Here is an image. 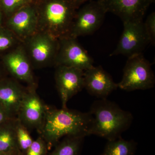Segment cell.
Wrapping results in <instances>:
<instances>
[{
	"mask_svg": "<svg viewBox=\"0 0 155 155\" xmlns=\"http://www.w3.org/2000/svg\"><path fill=\"white\" fill-rule=\"evenodd\" d=\"M84 139L81 137H65L49 155H79Z\"/></svg>",
	"mask_w": 155,
	"mask_h": 155,
	"instance_id": "ac0fdd59",
	"label": "cell"
},
{
	"mask_svg": "<svg viewBox=\"0 0 155 155\" xmlns=\"http://www.w3.org/2000/svg\"><path fill=\"white\" fill-rule=\"evenodd\" d=\"M124 29L116 49L110 56L122 55L127 58L143 54L150 44L143 21L123 23Z\"/></svg>",
	"mask_w": 155,
	"mask_h": 155,
	"instance_id": "9c48e42d",
	"label": "cell"
},
{
	"mask_svg": "<svg viewBox=\"0 0 155 155\" xmlns=\"http://www.w3.org/2000/svg\"><path fill=\"white\" fill-rule=\"evenodd\" d=\"M17 118L27 129L40 131L45 114L46 106L36 92L37 86H27Z\"/></svg>",
	"mask_w": 155,
	"mask_h": 155,
	"instance_id": "30bf717a",
	"label": "cell"
},
{
	"mask_svg": "<svg viewBox=\"0 0 155 155\" xmlns=\"http://www.w3.org/2000/svg\"><path fill=\"white\" fill-rule=\"evenodd\" d=\"M16 137L18 146L22 155H25L33 140L27 129L17 118L16 127Z\"/></svg>",
	"mask_w": 155,
	"mask_h": 155,
	"instance_id": "ffe728a7",
	"label": "cell"
},
{
	"mask_svg": "<svg viewBox=\"0 0 155 155\" xmlns=\"http://www.w3.org/2000/svg\"><path fill=\"white\" fill-rule=\"evenodd\" d=\"M0 59L11 77L27 86H37L33 67L22 43L0 55Z\"/></svg>",
	"mask_w": 155,
	"mask_h": 155,
	"instance_id": "8992f818",
	"label": "cell"
},
{
	"mask_svg": "<svg viewBox=\"0 0 155 155\" xmlns=\"http://www.w3.org/2000/svg\"><path fill=\"white\" fill-rule=\"evenodd\" d=\"M106 13L97 0L90 1L76 12L68 36L77 38L94 33L102 25Z\"/></svg>",
	"mask_w": 155,
	"mask_h": 155,
	"instance_id": "52a82bcc",
	"label": "cell"
},
{
	"mask_svg": "<svg viewBox=\"0 0 155 155\" xmlns=\"http://www.w3.org/2000/svg\"><path fill=\"white\" fill-rule=\"evenodd\" d=\"M155 77L151 66L142 54L128 58L118 88L127 91L146 90L154 87Z\"/></svg>",
	"mask_w": 155,
	"mask_h": 155,
	"instance_id": "277c9868",
	"label": "cell"
},
{
	"mask_svg": "<svg viewBox=\"0 0 155 155\" xmlns=\"http://www.w3.org/2000/svg\"><path fill=\"white\" fill-rule=\"evenodd\" d=\"M89 112L92 117L90 135L107 140L122 137V134L130 128L133 121L130 112L123 110L107 98L94 101Z\"/></svg>",
	"mask_w": 155,
	"mask_h": 155,
	"instance_id": "7a4b0ae2",
	"label": "cell"
},
{
	"mask_svg": "<svg viewBox=\"0 0 155 155\" xmlns=\"http://www.w3.org/2000/svg\"><path fill=\"white\" fill-rule=\"evenodd\" d=\"M145 30L146 32L150 44H155V13L153 12L148 15L146 20L143 22Z\"/></svg>",
	"mask_w": 155,
	"mask_h": 155,
	"instance_id": "603a6c76",
	"label": "cell"
},
{
	"mask_svg": "<svg viewBox=\"0 0 155 155\" xmlns=\"http://www.w3.org/2000/svg\"><path fill=\"white\" fill-rule=\"evenodd\" d=\"M8 74L0 59V81L7 77Z\"/></svg>",
	"mask_w": 155,
	"mask_h": 155,
	"instance_id": "d4e9b609",
	"label": "cell"
},
{
	"mask_svg": "<svg viewBox=\"0 0 155 155\" xmlns=\"http://www.w3.org/2000/svg\"><path fill=\"white\" fill-rule=\"evenodd\" d=\"M88 1L89 0H72V1L75 3V5L77 6V8H78L81 4H83L84 3Z\"/></svg>",
	"mask_w": 155,
	"mask_h": 155,
	"instance_id": "4316f807",
	"label": "cell"
},
{
	"mask_svg": "<svg viewBox=\"0 0 155 155\" xmlns=\"http://www.w3.org/2000/svg\"><path fill=\"white\" fill-rule=\"evenodd\" d=\"M107 13L116 15L123 23L143 21L150 0H97Z\"/></svg>",
	"mask_w": 155,
	"mask_h": 155,
	"instance_id": "4fadbf2b",
	"label": "cell"
},
{
	"mask_svg": "<svg viewBox=\"0 0 155 155\" xmlns=\"http://www.w3.org/2000/svg\"><path fill=\"white\" fill-rule=\"evenodd\" d=\"M137 147L136 142L127 140L122 137L107 140L103 153L100 155H134Z\"/></svg>",
	"mask_w": 155,
	"mask_h": 155,
	"instance_id": "e0dca14e",
	"label": "cell"
},
{
	"mask_svg": "<svg viewBox=\"0 0 155 155\" xmlns=\"http://www.w3.org/2000/svg\"><path fill=\"white\" fill-rule=\"evenodd\" d=\"M150 2L151 4L152 3H153L155 2V0H150Z\"/></svg>",
	"mask_w": 155,
	"mask_h": 155,
	"instance_id": "f1b7e54d",
	"label": "cell"
},
{
	"mask_svg": "<svg viewBox=\"0 0 155 155\" xmlns=\"http://www.w3.org/2000/svg\"><path fill=\"white\" fill-rule=\"evenodd\" d=\"M35 6L38 31L58 39L68 36L78 8L72 0H41Z\"/></svg>",
	"mask_w": 155,
	"mask_h": 155,
	"instance_id": "3957f363",
	"label": "cell"
},
{
	"mask_svg": "<svg viewBox=\"0 0 155 155\" xmlns=\"http://www.w3.org/2000/svg\"><path fill=\"white\" fill-rule=\"evenodd\" d=\"M5 20V17L3 14L2 11L0 8V26L4 25Z\"/></svg>",
	"mask_w": 155,
	"mask_h": 155,
	"instance_id": "484cf974",
	"label": "cell"
},
{
	"mask_svg": "<svg viewBox=\"0 0 155 155\" xmlns=\"http://www.w3.org/2000/svg\"><path fill=\"white\" fill-rule=\"evenodd\" d=\"M59 47L55 61L58 66L74 67L85 71L94 67V60L78 41L69 36L59 39Z\"/></svg>",
	"mask_w": 155,
	"mask_h": 155,
	"instance_id": "ba28073f",
	"label": "cell"
},
{
	"mask_svg": "<svg viewBox=\"0 0 155 155\" xmlns=\"http://www.w3.org/2000/svg\"><path fill=\"white\" fill-rule=\"evenodd\" d=\"M48 147L41 137L33 140L24 155H45Z\"/></svg>",
	"mask_w": 155,
	"mask_h": 155,
	"instance_id": "7402d4cb",
	"label": "cell"
},
{
	"mask_svg": "<svg viewBox=\"0 0 155 155\" xmlns=\"http://www.w3.org/2000/svg\"><path fill=\"white\" fill-rule=\"evenodd\" d=\"M91 124L89 112L83 113L67 107L58 109L47 105L44 121L39 133L48 148L58 144L65 137H85L90 135Z\"/></svg>",
	"mask_w": 155,
	"mask_h": 155,
	"instance_id": "6da1fadb",
	"label": "cell"
},
{
	"mask_svg": "<svg viewBox=\"0 0 155 155\" xmlns=\"http://www.w3.org/2000/svg\"><path fill=\"white\" fill-rule=\"evenodd\" d=\"M11 119L13 118L10 117L5 108L0 104V126Z\"/></svg>",
	"mask_w": 155,
	"mask_h": 155,
	"instance_id": "cb8c5ba5",
	"label": "cell"
},
{
	"mask_svg": "<svg viewBox=\"0 0 155 155\" xmlns=\"http://www.w3.org/2000/svg\"><path fill=\"white\" fill-rule=\"evenodd\" d=\"M84 88L91 95L106 99L118 88L112 76L101 66L93 67L84 71Z\"/></svg>",
	"mask_w": 155,
	"mask_h": 155,
	"instance_id": "5bb4252c",
	"label": "cell"
},
{
	"mask_svg": "<svg viewBox=\"0 0 155 155\" xmlns=\"http://www.w3.org/2000/svg\"><path fill=\"white\" fill-rule=\"evenodd\" d=\"M37 1V0H29L30 3H32V2H34V1Z\"/></svg>",
	"mask_w": 155,
	"mask_h": 155,
	"instance_id": "f546056e",
	"label": "cell"
},
{
	"mask_svg": "<svg viewBox=\"0 0 155 155\" xmlns=\"http://www.w3.org/2000/svg\"><path fill=\"white\" fill-rule=\"evenodd\" d=\"M17 119H11L0 126V154L23 155L17 143L15 130Z\"/></svg>",
	"mask_w": 155,
	"mask_h": 155,
	"instance_id": "2e32d148",
	"label": "cell"
},
{
	"mask_svg": "<svg viewBox=\"0 0 155 155\" xmlns=\"http://www.w3.org/2000/svg\"><path fill=\"white\" fill-rule=\"evenodd\" d=\"M21 42L5 26H0V55L16 47Z\"/></svg>",
	"mask_w": 155,
	"mask_h": 155,
	"instance_id": "d6986e66",
	"label": "cell"
},
{
	"mask_svg": "<svg viewBox=\"0 0 155 155\" xmlns=\"http://www.w3.org/2000/svg\"><path fill=\"white\" fill-rule=\"evenodd\" d=\"M28 87L12 77L0 81V104L12 118H17L19 108Z\"/></svg>",
	"mask_w": 155,
	"mask_h": 155,
	"instance_id": "9a60e30c",
	"label": "cell"
},
{
	"mask_svg": "<svg viewBox=\"0 0 155 155\" xmlns=\"http://www.w3.org/2000/svg\"><path fill=\"white\" fill-rule=\"evenodd\" d=\"M55 69L56 87L61 97L62 108H66L68 101L84 88V71L64 66H57Z\"/></svg>",
	"mask_w": 155,
	"mask_h": 155,
	"instance_id": "8fae6325",
	"label": "cell"
},
{
	"mask_svg": "<svg viewBox=\"0 0 155 155\" xmlns=\"http://www.w3.org/2000/svg\"><path fill=\"white\" fill-rule=\"evenodd\" d=\"M4 26L11 31L21 42L38 31L35 6L32 3L23 6L6 18Z\"/></svg>",
	"mask_w": 155,
	"mask_h": 155,
	"instance_id": "7c38bea8",
	"label": "cell"
},
{
	"mask_svg": "<svg viewBox=\"0 0 155 155\" xmlns=\"http://www.w3.org/2000/svg\"><path fill=\"white\" fill-rule=\"evenodd\" d=\"M29 3V0H0V8L6 19Z\"/></svg>",
	"mask_w": 155,
	"mask_h": 155,
	"instance_id": "44dd1931",
	"label": "cell"
},
{
	"mask_svg": "<svg viewBox=\"0 0 155 155\" xmlns=\"http://www.w3.org/2000/svg\"><path fill=\"white\" fill-rule=\"evenodd\" d=\"M0 155H14L11 154H9V153H3V154H0Z\"/></svg>",
	"mask_w": 155,
	"mask_h": 155,
	"instance_id": "83f0119b",
	"label": "cell"
},
{
	"mask_svg": "<svg viewBox=\"0 0 155 155\" xmlns=\"http://www.w3.org/2000/svg\"><path fill=\"white\" fill-rule=\"evenodd\" d=\"M22 43L33 69L54 66L59 47L58 39L38 31Z\"/></svg>",
	"mask_w": 155,
	"mask_h": 155,
	"instance_id": "5b68a950",
	"label": "cell"
}]
</instances>
